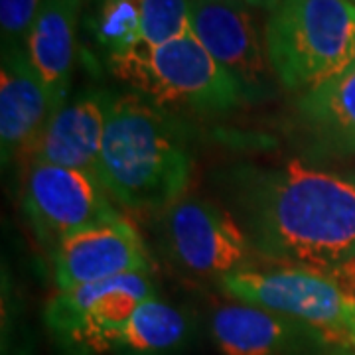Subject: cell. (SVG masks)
<instances>
[{
	"label": "cell",
	"mask_w": 355,
	"mask_h": 355,
	"mask_svg": "<svg viewBox=\"0 0 355 355\" xmlns=\"http://www.w3.org/2000/svg\"><path fill=\"white\" fill-rule=\"evenodd\" d=\"M219 190L261 261L320 272L354 294V180L291 160L231 168Z\"/></svg>",
	"instance_id": "obj_1"
},
{
	"label": "cell",
	"mask_w": 355,
	"mask_h": 355,
	"mask_svg": "<svg viewBox=\"0 0 355 355\" xmlns=\"http://www.w3.org/2000/svg\"><path fill=\"white\" fill-rule=\"evenodd\" d=\"M190 128L186 116L132 91H114L99 158L103 188L140 211H164L180 202L193 174Z\"/></svg>",
	"instance_id": "obj_2"
},
{
	"label": "cell",
	"mask_w": 355,
	"mask_h": 355,
	"mask_svg": "<svg viewBox=\"0 0 355 355\" xmlns=\"http://www.w3.org/2000/svg\"><path fill=\"white\" fill-rule=\"evenodd\" d=\"M105 67L128 91L180 116H219L247 103L241 87L193 32L162 46H137Z\"/></svg>",
	"instance_id": "obj_3"
},
{
	"label": "cell",
	"mask_w": 355,
	"mask_h": 355,
	"mask_svg": "<svg viewBox=\"0 0 355 355\" xmlns=\"http://www.w3.org/2000/svg\"><path fill=\"white\" fill-rule=\"evenodd\" d=\"M265 42L277 81L302 95L355 64V4L280 0L266 18Z\"/></svg>",
	"instance_id": "obj_4"
},
{
	"label": "cell",
	"mask_w": 355,
	"mask_h": 355,
	"mask_svg": "<svg viewBox=\"0 0 355 355\" xmlns=\"http://www.w3.org/2000/svg\"><path fill=\"white\" fill-rule=\"evenodd\" d=\"M158 296L150 272L58 291L44 308V324L58 355H113L128 320Z\"/></svg>",
	"instance_id": "obj_5"
},
{
	"label": "cell",
	"mask_w": 355,
	"mask_h": 355,
	"mask_svg": "<svg viewBox=\"0 0 355 355\" xmlns=\"http://www.w3.org/2000/svg\"><path fill=\"white\" fill-rule=\"evenodd\" d=\"M156 241L172 265L217 282L259 268V254L227 209L200 198H182L160 211Z\"/></svg>",
	"instance_id": "obj_6"
},
{
	"label": "cell",
	"mask_w": 355,
	"mask_h": 355,
	"mask_svg": "<svg viewBox=\"0 0 355 355\" xmlns=\"http://www.w3.org/2000/svg\"><path fill=\"white\" fill-rule=\"evenodd\" d=\"M219 288L237 302L300 320L328 334L330 340L347 343L345 328L355 310V296L320 272L296 266L253 268L221 279Z\"/></svg>",
	"instance_id": "obj_7"
},
{
	"label": "cell",
	"mask_w": 355,
	"mask_h": 355,
	"mask_svg": "<svg viewBox=\"0 0 355 355\" xmlns=\"http://www.w3.org/2000/svg\"><path fill=\"white\" fill-rule=\"evenodd\" d=\"M22 209L36 237L51 249L79 231L123 219L97 178L40 162L26 166Z\"/></svg>",
	"instance_id": "obj_8"
},
{
	"label": "cell",
	"mask_w": 355,
	"mask_h": 355,
	"mask_svg": "<svg viewBox=\"0 0 355 355\" xmlns=\"http://www.w3.org/2000/svg\"><path fill=\"white\" fill-rule=\"evenodd\" d=\"M193 36L241 87L247 103L265 101L277 91L265 32L245 0H190Z\"/></svg>",
	"instance_id": "obj_9"
},
{
	"label": "cell",
	"mask_w": 355,
	"mask_h": 355,
	"mask_svg": "<svg viewBox=\"0 0 355 355\" xmlns=\"http://www.w3.org/2000/svg\"><path fill=\"white\" fill-rule=\"evenodd\" d=\"M137 272H153V259L139 231L125 219L79 231L53 249L58 291Z\"/></svg>",
	"instance_id": "obj_10"
},
{
	"label": "cell",
	"mask_w": 355,
	"mask_h": 355,
	"mask_svg": "<svg viewBox=\"0 0 355 355\" xmlns=\"http://www.w3.org/2000/svg\"><path fill=\"white\" fill-rule=\"evenodd\" d=\"M113 97L114 91L105 87L79 91L51 114L20 162L73 168L99 180L103 137Z\"/></svg>",
	"instance_id": "obj_11"
},
{
	"label": "cell",
	"mask_w": 355,
	"mask_h": 355,
	"mask_svg": "<svg viewBox=\"0 0 355 355\" xmlns=\"http://www.w3.org/2000/svg\"><path fill=\"white\" fill-rule=\"evenodd\" d=\"M209 328L221 355H312L330 342L310 324L245 302L219 306Z\"/></svg>",
	"instance_id": "obj_12"
},
{
	"label": "cell",
	"mask_w": 355,
	"mask_h": 355,
	"mask_svg": "<svg viewBox=\"0 0 355 355\" xmlns=\"http://www.w3.org/2000/svg\"><path fill=\"white\" fill-rule=\"evenodd\" d=\"M292 142L306 158L355 154V64L302 93L292 113Z\"/></svg>",
	"instance_id": "obj_13"
},
{
	"label": "cell",
	"mask_w": 355,
	"mask_h": 355,
	"mask_svg": "<svg viewBox=\"0 0 355 355\" xmlns=\"http://www.w3.org/2000/svg\"><path fill=\"white\" fill-rule=\"evenodd\" d=\"M83 0H44L24 42V53L50 99L51 114L69 99Z\"/></svg>",
	"instance_id": "obj_14"
},
{
	"label": "cell",
	"mask_w": 355,
	"mask_h": 355,
	"mask_svg": "<svg viewBox=\"0 0 355 355\" xmlns=\"http://www.w3.org/2000/svg\"><path fill=\"white\" fill-rule=\"evenodd\" d=\"M48 93L22 50L2 51L0 67V150L2 164L24 158L50 121Z\"/></svg>",
	"instance_id": "obj_15"
},
{
	"label": "cell",
	"mask_w": 355,
	"mask_h": 355,
	"mask_svg": "<svg viewBox=\"0 0 355 355\" xmlns=\"http://www.w3.org/2000/svg\"><path fill=\"white\" fill-rule=\"evenodd\" d=\"M196 331L190 310L154 296L128 320L113 355H182L190 349Z\"/></svg>",
	"instance_id": "obj_16"
},
{
	"label": "cell",
	"mask_w": 355,
	"mask_h": 355,
	"mask_svg": "<svg viewBox=\"0 0 355 355\" xmlns=\"http://www.w3.org/2000/svg\"><path fill=\"white\" fill-rule=\"evenodd\" d=\"M81 32L99 64L140 46V0H83Z\"/></svg>",
	"instance_id": "obj_17"
},
{
	"label": "cell",
	"mask_w": 355,
	"mask_h": 355,
	"mask_svg": "<svg viewBox=\"0 0 355 355\" xmlns=\"http://www.w3.org/2000/svg\"><path fill=\"white\" fill-rule=\"evenodd\" d=\"M190 32V0H140L142 46H162Z\"/></svg>",
	"instance_id": "obj_18"
},
{
	"label": "cell",
	"mask_w": 355,
	"mask_h": 355,
	"mask_svg": "<svg viewBox=\"0 0 355 355\" xmlns=\"http://www.w3.org/2000/svg\"><path fill=\"white\" fill-rule=\"evenodd\" d=\"M44 0H0L2 51L22 50Z\"/></svg>",
	"instance_id": "obj_19"
},
{
	"label": "cell",
	"mask_w": 355,
	"mask_h": 355,
	"mask_svg": "<svg viewBox=\"0 0 355 355\" xmlns=\"http://www.w3.org/2000/svg\"><path fill=\"white\" fill-rule=\"evenodd\" d=\"M251 8H261V10H272L277 4H279L280 0H245Z\"/></svg>",
	"instance_id": "obj_20"
},
{
	"label": "cell",
	"mask_w": 355,
	"mask_h": 355,
	"mask_svg": "<svg viewBox=\"0 0 355 355\" xmlns=\"http://www.w3.org/2000/svg\"><path fill=\"white\" fill-rule=\"evenodd\" d=\"M345 336H347V343L354 345L355 349V310L352 312V316L347 320V328H345Z\"/></svg>",
	"instance_id": "obj_21"
},
{
	"label": "cell",
	"mask_w": 355,
	"mask_h": 355,
	"mask_svg": "<svg viewBox=\"0 0 355 355\" xmlns=\"http://www.w3.org/2000/svg\"><path fill=\"white\" fill-rule=\"evenodd\" d=\"M349 2H354V4H355V0H349Z\"/></svg>",
	"instance_id": "obj_22"
},
{
	"label": "cell",
	"mask_w": 355,
	"mask_h": 355,
	"mask_svg": "<svg viewBox=\"0 0 355 355\" xmlns=\"http://www.w3.org/2000/svg\"><path fill=\"white\" fill-rule=\"evenodd\" d=\"M352 180H354V182H355V176H354V178H352Z\"/></svg>",
	"instance_id": "obj_23"
}]
</instances>
